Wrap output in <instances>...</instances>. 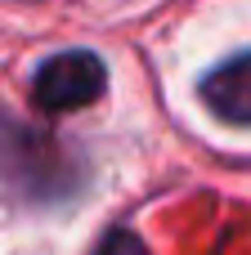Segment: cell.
<instances>
[{
    "mask_svg": "<svg viewBox=\"0 0 251 255\" xmlns=\"http://www.w3.org/2000/svg\"><path fill=\"white\" fill-rule=\"evenodd\" d=\"M90 184V157L49 126L0 108V193L22 206H63Z\"/></svg>",
    "mask_w": 251,
    "mask_h": 255,
    "instance_id": "6da1fadb",
    "label": "cell"
},
{
    "mask_svg": "<svg viewBox=\"0 0 251 255\" xmlns=\"http://www.w3.org/2000/svg\"><path fill=\"white\" fill-rule=\"evenodd\" d=\"M108 90V67L94 49H63L49 54L36 76H31V103L45 117H63V112H81L90 103H99Z\"/></svg>",
    "mask_w": 251,
    "mask_h": 255,
    "instance_id": "7a4b0ae2",
    "label": "cell"
},
{
    "mask_svg": "<svg viewBox=\"0 0 251 255\" xmlns=\"http://www.w3.org/2000/svg\"><path fill=\"white\" fill-rule=\"evenodd\" d=\"M198 99L225 126H251V49L229 54L216 67H207L198 81Z\"/></svg>",
    "mask_w": 251,
    "mask_h": 255,
    "instance_id": "3957f363",
    "label": "cell"
},
{
    "mask_svg": "<svg viewBox=\"0 0 251 255\" xmlns=\"http://www.w3.org/2000/svg\"><path fill=\"white\" fill-rule=\"evenodd\" d=\"M94 255H148V247H144L130 229H112V233H103V238H99Z\"/></svg>",
    "mask_w": 251,
    "mask_h": 255,
    "instance_id": "277c9868",
    "label": "cell"
}]
</instances>
